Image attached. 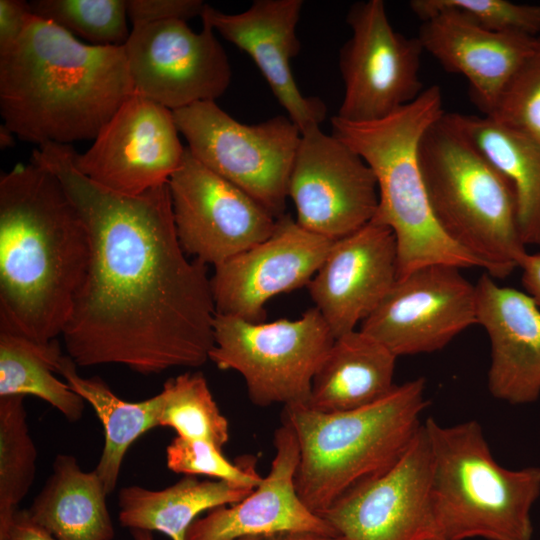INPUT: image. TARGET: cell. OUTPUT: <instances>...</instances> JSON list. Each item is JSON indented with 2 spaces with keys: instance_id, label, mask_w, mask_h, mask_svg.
Returning a JSON list of instances; mask_svg holds the SVG:
<instances>
[{
  "instance_id": "6da1fadb",
  "label": "cell",
  "mask_w": 540,
  "mask_h": 540,
  "mask_svg": "<svg viewBox=\"0 0 540 540\" xmlns=\"http://www.w3.org/2000/svg\"><path fill=\"white\" fill-rule=\"evenodd\" d=\"M74 150L45 144L32 154L62 182L90 235L62 334L68 356L78 367L120 364L143 375L202 366L215 343L211 277L178 240L168 184L134 196L110 191L75 167Z\"/></svg>"
},
{
  "instance_id": "7a4b0ae2",
  "label": "cell",
  "mask_w": 540,
  "mask_h": 540,
  "mask_svg": "<svg viewBox=\"0 0 540 540\" xmlns=\"http://www.w3.org/2000/svg\"><path fill=\"white\" fill-rule=\"evenodd\" d=\"M91 257L59 178L31 161L0 178V329L39 343L62 335Z\"/></svg>"
},
{
  "instance_id": "3957f363",
  "label": "cell",
  "mask_w": 540,
  "mask_h": 540,
  "mask_svg": "<svg viewBox=\"0 0 540 540\" xmlns=\"http://www.w3.org/2000/svg\"><path fill=\"white\" fill-rule=\"evenodd\" d=\"M133 93L124 45L86 44L33 14L0 52L2 124L38 147L94 139Z\"/></svg>"
},
{
  "instance_id": "277c9868",
  "label": "cell",
  "mask_w": 540,
  "mask_h": 540,
  "mask_svg": "<svg viewBox=\"0 0 540 540\" xmlns=\"http://www.w3.org/2000/svg\"><path fill=\"white\" fill-rule=\"evenodd\" d=\"M425 390V379L419 377L354 410L323 413L305 404L284 407L282 421L299 445L296 488L308 508L322 514L399 459L423 424Z\"/></svg>"
},
{
  "instance_id": "5b68a950",
  "label": "cell",
  "mask_w": 540,
  "mask_h": 540,
  "mask_svg": "<svg viewBox=\"0 0 540 540\" xmlns=\"http://www.w3.org/2000/svg\"><path fill=\"white\" fill-rule=\"evenodd\" d=\"M444 112L441 89L433 85L381 120L354 123L331 118V134L359 154L374 172L379 201L372 221L389 227L395 235L398 278L430 264L482 268L439 227L418 162L422 135Z\"/></svg>"
},
{
  "instance_id": "8992f818",
  "label": "cell",
  "mask_w": 540,
  "mask_h": 540,
  "mask_svg": "<svg viewBox=\"0 0 540 540\" xmlns=\"http://www.w3.org/2000/svg\"><path fill=\"white\" fill-rule=\"evenodd\" d=\"M444 113L418 146L433 215L453 243L475 257L491 277L504 279L528 253L519 232L514 189Z\"/></svg>"
},
{
  "instance_id": "52a82bcc",
  "label": "cell",
  "mask_w": 540,
  "mask_h": 540,
  "mask_svg": "<svg viewBox=\"0 0 540 540\" xmlns=\"http://www.w3.org/2000/svg\"><path fill=\"white\" fill-rule=\"evenodd\" d=\"M432 461V499L444 540H532L530 511L540 495V468L510 470L492 456L474 420L423 423Z\"/></svg>"
},
{
  "instance_id": "ba28073f",
  "label": "cell",
  "mask_w": 540,
  "mask_h": 540,
  "mask_svg": "<svg viewBox=\"0 0 540 540\" xmlns=\"http://www.w3.org/2000/svg\"><path fill=\"white\" fill-rule=\"evenodd\" d=\"M316 307L295 320L254 323L216 313L209 360L244 379L259 407L306 404L314 375L335 341Z\"/></svg>"
},
{
  "instance_id": "9c48e42d",
  "label": "cell",
  "mask_w": 540,
  "mask_h": 540,
  "mask_svg": "<svg viewBox=\"0 0 540 540\" xmlns=\"http://www.w3.org/2000/svg\"><path fill=\"white\" fill-rule=\"evenodd\" d=\"M173 115L187 149L200 163L247 193L275 218L285 215L301 139L300 129L288 116L244 124L215 101L195 103Z\"/></svg>"
},
{
  "instance_id": "30bf717a",
  "label": "cell",
  "mask_w": 540,
  "mask_h": 540,
  "mask_svg": "<svg viewBox=\"0 0 540 540\" xmlns=\"http://www.w3.org/2000/svg\"><path fill=\"white\" fill-rule=\"evenodd\" d=\"M352 35L339 52L344 97L336 115L364 123L381 120L415 101L424 49L418 37L392 27L382 0L359 1L346 16Z\"/></svg>"
},
{
  "instance_id": "8fae6325",
  "label": "cell",
  "mask_w": 540,
  "mask_h": 540,
  "mask_svg": "<svg viewBox=\"0 0 540 540\" xmlns=\"http://www.w3.org/2000/svg\"><path fill=\"white\" fill-rule=\"evenodd\" d=\"M201 19L198 33L183 20L132 27L124 48L135 94L175 111L226 92L232 78L228 56Z\"/></svg>"
},
{
  "instance_id": "7c38bea8",
  "label": "cell",
  "mask_w": 540,
  "mask_h": 540,
  "mask_svg": "<svg viewBox=\"0 0 540 540\" xmlns=\"http://www.w3.org/2000/svg\"><path fill=\"white\" fill-rule=\"evenodd\" d=\"M432 472L422 424L390 468L351 489L320 516L346 540H444L434 513Z\"/></svg>"
},
{
  "instance_id": "4fadbf2b",
  "label": "cell",
  "mask_w": 540,
  "mask_h": 540,
  "mask_svg": "<svg viewBox=\"0 0 540 540\" xmlns=\"http://www.w3.org/2000/svg\"><path fill=\"white\" fill-rule=\"evenodd\" d=\"M288 197L295 205L300 226L333 241L371 222L379 201L370 166L320 126L301 133Z\"/></svg>"
},
{
  "instance_id": "5bb4252c",
  "label": "cell",
  "mask_w": 540,
  "mask_h": 540,
  "mask_svg": "<svg viewBox=\"0 0 540 540\" xmlns=\"http://www.w3.org/2000/svg\"><path fill=\"white\" fill-rule=\"evenodd\" d=\"M178 240L187 255L214 267L267 239L277 223L247 193L187 149L168 182Z\"/></svg>"
},
{
  "instance_id": "9a60e30c",
  "label": "cell",
  "mask_w": 540,
  "mask_h": 540,
  "mask_svg": "<svg viewBox=\"0 0 540 540\" xmlns=\"http://www.w3.org/2000/svg\"><path fill=\"white\" fill-rule=\"evenodd\" d=\"M450 264H430L398 278L360 330L398 356L443 349L477 324L476 286Z\"/></svg>"
},
{
  "instance_id": "2e32d148",
  "label": "cell",
  "mask_w": 540,
  "mask_h": 540,
  "mask_svg": "<svg viewBox=\"0 0 540 540\" xmlns=\"http://www.w3.org/2000/svg\"><path fill=\"white\" fill-rule=\"evenodd\" d=\"M93 140L86 152L74 150L75 167L96 184L130 196L168 184L186 149L173 111L135 93Z\"/></svg>"
},
{
  "instance_id": "e0dca14e",
  "label": "cell",
  "mask_w": 540,
  "mask_h": 540,
  "mask_svg": "<svg viewBox=\"0 0 540 540\" xmlns=\"http://www.w3.org/2000/svg\"><path fill=\"white\" fill-rule=\"evenodd\" d=\"M333 242L283 215L267 239L214 267L216 312L264 322L267 301L308 285Z\"/></svg>"
},
{
  "instance_id": "ac0fdd59",
  "label": "cell",
  "mask_w": 540,
  "mask_h": 540,
  "mask_svg": "<svg viewBox=\"0 0 540 540\" xmlns=\"http://www.w3.org/2000/svg\"><path fill=\"white\" fill-rule=\"evenodd\" d=\"M397 279L395 235L389 227L371 221L333 242L308 289L337 338L356 330Z\"/></svg>"
},
{
  "instance_id": "d6986e66",
  "label": "cell",
  "mask_w": 540,
  "mask_h": 540,
  "mask_svg": "<svg viewBox=\"0 0 540 540\" xmlns=\"http://www.w3.org/2000/svg\"><path fill=\"white\" fill-rule=\"evenodd\" d=\"M302 7V0H255L240 13L206 4L201 14L215 32L252 58L301 133L320 126L327 113L319 98L302 95L291 70L290 61L300 51L296 30Z\"/></svg>"
},
{
  "instance_id": "ffe728a7",
  "label": "cell",
  "mask_w": 540,
  "mask_h": 540,
  "mask_svg": "<svg viewBox=\"0 0 540 540\" xmlns=\"http://www.w3.org/2000/svg\"><path fill=\"white\" fill-rule=\"evenodd\" d=\"M273 443L274 457L259 485L241 501L214 508L197 518L186 540H237L281 532L337 534L298 494L295 476L299 445L286 422L276 429Z\"/></svg>"
},
{
  "instance_id": "44dd1931",
  "label": "cell",
  "mask_w": 540,
  "mask_h": 540,
  "mask_svg": "<svg viewBox=\"0 0 540 540\" xmlns=\"http://www.w3.org/2000/svg\"><path fill=\"white\" fill-rule=\"evenodd\" d=\"M477 324L488 334L491 395L510 404L540 396V308L526 292L499 286L488 273L475 284Z\"/></svg>"
},
{
  "instance_id": "7402d4cb",
  "label": "cell",
  "mask_w": 540,
  "mask_h": 540,
  "mask_svg": "<svg viewBox=\"0 0 540 540\" xmlns=\"http://www.w3.org/2000/svg\"><path fill=\"white\" fill-rule=\"evenodd\" d=\"M417 37L446 71L467 79L473 102L488 116L538 36L489 31L443 10L422 22Z\"/></svg>"
},
{
  "instance_id": "603a6c76",
  "label": "cell",
  "mask_w": 540,
  "mask_h": 540,
  "mask_svg": "<svg viewBox=\"0 0 540 540\" xmlns=\"http://www.w3.org/2000/svg\"><path fill=\"white\" fill-rule=\"evenodd\" d=\"M397 356L359 330L337 337L317 369L305 404L323 413L370 405L392 391Z\"/></svg>"
},
{
  "instance_id": "cb8c5ba5",
  "label": "cell",
  "mask_w": 540,
  "mask_h": 540,
  "mask_svg": "<svg viewBox=\"0 0 540 540\" xmlns=\"http://www.w3.org/2000/svg\"><path fill=\"white\" fill-rule=\"evenodd\" d=\"M107 496L95 470L83 471L74 456L58 454L51 475L27 510L57 540H112Z\"/></svg>"
},
{
  "instance_id": "d4e9b609",
  "label": "cell",
  "mask_w": 540,
  "mask_h": 540,
  "mask_svg": "<svg viewBox=\"0 0 540 540\" xmlns=\"http://www.w3.org/2000/svg\"><path fill=\"white\" fill-rule=\"evenodd\" d=\"M444 118L509 180L521 239L540 246V141L485 115L445 112Z\"/></svg>"
},
{
  "instance_id": "484cf974",
  "label": "cell",
  "mask_w": 540,
  "mask_h": 540,
  "mask_svg": "<svg viewBox=\"0 0 540 540\" xmlns=\"http://www.w3.org/2000/svg\"><path fill=\"white\" fill-rule=\"evenodd\" d=\"M253 489L196 476H184L161 490L131 485L118 493L119 522L130 530L158 531L171 540H186L189 527L201 513L235 504Z\"/></svg>"
},
{
  "instance_id": "4316f807",
  "label": "cell",
  "mask_w": 540,
  "mask_h": 540,
  "mask_svg": "<svg viewBox=\"0 0 540 540\" xmlns=\"http://www.w3.org/2000/svg\"><path fill=\"white\" fill-rule=\"evenodd\" d=\"M77 367L68 355H63L57 373L91 405L103 425L104 447L94 470L109 495L117 485L129 447L144 433L159 427L161 398L158 393L142 401H126L100 377H82Z\"/></svg>"
},
{
  "instance_id": "83f0119b",
  "label": "cell",
  "mask_w": 540,
  "mask_h": 540,
  "mask_svg": "<svg viewBox=\"0 0 540 540\" xmlns=\"http://www.w3.org/2000/svg\"><path fill=\"white\" fill-rule=\"evenodd\" d=\"M63 354L57 340L39 343L0 329V397L32 395L57 409L67 420L78 421L85 401L56 376Z\"/></svg>"
},
{
  "instance_id": "f1b7e54d",
  "label": "cell",
  "mask_w": 540,
  "mask_h": 540,
  "mask_svg": "<svg viewBox=\"0 0 540 540\" xmlns=\"http://www.w3.org/2000/svg\"><path fill=\"white\" fill-rule=\"evenodd\" d=\"M159 395V426L172 428L183 438L208 441L221 450L229 441V422L201 372L169 378Z\"/></svg>"
},
{
  "instance_id": "f546056e",
  "label": "cell",
  "mask_w": 540,
  "mask_h": 540,
  "mask_svg": "<svg viewBox=\"0 0 540 540\" xmlns=\"http://www.w3.org/2000/svg\"><path fill=\"white\" fill-rule=\"evenodd\" d=\"M24 396L0 397V525L29 492L37 449L29 432Z\"/></svg>"
},
{
  "instance_id": "4dcf8cb0",
  "label": "cell",
  "mask_w": 540,
  "mask_h": 540,
  "mask_svg": "<svg viewBox=\"0 0 540 540\" xmlns=\"http://www.w3.org/2000/svg\"><path fill=\"white\" fill-rule=\"evenodd\" d=\"M33 15L91 45L123 46L129 38L127 0H33Z\"/></svg>"
},
{
  "instance_id": "1f68e13d",
  "label": "cell",
  "mask_w": 540,
  "mask_h": 540,
  "mask_svg": "<svg viewBox=\"0 0 540 540\" xmlns=\"http://www.w3.org/2000/svg\"><path fill=\"white\" fill-rule=\"evenodd\" d=\"M409 7L422 22L450 10L489 31L532 37L540 33V5L507 0H412Z\"/></svg>"
},
{
  "instance_id": "d6a6232c",
  "label": "cell",
  "mask_w": 540,
  "mask_h": 540,
  "mask_svg": "<svg viewBox=\"0 0 540 540\" xmlns=\"http://www.w3.org/2000/svg\"><path fill=\"white\" fill-rule=\"evenodd\" d=\"M168 469L184 476H206L255 488L262 481L256 470V458L251 455L229 461L222 450L200 439L176 436L166 448Z\"/></svg>"
},
{
  "instance_id": "836d02e7",
  "label": "cell",
  "mask_w": 540,
  "mask_h": 540,
  "mask_svg": "<svg viewBox=\"0 0 540 540\" xmlns=\"http://www.w3.org/2000/svg\"><path fill=\"white\" fill-rule=\"evenodd\" d=\"M488 117L540 141V37Z\"/></svg>"
},
{
  "instance_id": "e575fe53",
  "label": "cell",
  "mask_w": 540,
  "mask_h": 540,
  "mask_svg": "<svg viewBox=\"0 0 540 540\" xmlns=\"http://www.w3.org/2000/svg\"><path fill=\"white\" fill-rule=\"evenodd\" d=\"M206 3L201 0H128L132 27L148 23L183 20L200 16Z\"/></svg>"
},
{
  "instance_id": "d590c367",
  "label": "cell",
  "mask_w": 540,
  "mask_h": 540,
  "mask_svg": "<svg viewBox=\"0 0 540 540\" xmlns=\"http://www.w3.org/2000/svg\"><path fill=\"white\" fill-rule=\"evenodd\" d=\"M31 16L29 2L0 0V52L20 37Z\"/></svg>"
},
{
  "instance_id": "8d00e7d4",
  "label": "cell",
  "mask_w": 540,
  "mask_h": 540,
  "mask_svg": "<svg viewBox=\"0 0 540 540\" xmlns=\"http://www.w3.org/2000/svg\"><path fill=\"white\" fill-rule=\"evenodd\" d=\"M0 540H57L35 522L28 510L17 509L7 523L0 525Z\"/></svg>"
},
{
  "instance_id": "74e56055",
  "label": "cell",
  "mask_w": 540,
  "mask_h": 540,
  "mask_svg": "<svg viewBox=\"0 0 540 540\" xmlns=\"http://www.w3.org/2000/svg\"><path fill=\"white\" fill-rule=\"evenodd\" d=\"M522 284L540 308V252L527 253L520 267Z\"/></svg>"
},
{
  "instance_id": "f35d334b",
  "label": "cell",
  "mask_w": 540,
  "mask_h": 540,
  "mask_svg": "<svg viewBox=\"0 0 540 540\" xmlns=\"http://www.w3.org/2000/svg\"><path fill=\"white\" fill-rule=\"evenodd\" d=\"M237 540H346L340 535H329L316 532H281L265 535L243 537Z\"/></svg>"
},
{
  "instance_id": "ab89813d",
  "label": "cell",
  "mask_w": 540,
  "mask_h": 540,
  "mask_svg": "<svg viewBox=\"0 0 540 540\" xmlns=\"http://www.w3.org/2000/svg\"><path fill=\"white\" fill-rule=\"evenodd\" d=\"M15 134L8 129L4 124L0 126V147L1 149H6L14 146L15 144Z\"/></svg>"
},
{
  "instance_id": "60d3db41",
  "label": "cell",
  "mask_w": 540,
  "mask_h": 540,
  "mask_svg": "<svg viewBox=\"0 0 540 540\" xmlns=\"http://www.w3.org/2000/svg\"><path fill=\"white\" fill-rule=\"evenodd\" d=\"M133 540H154L152 532L141 529L130 530Z\"/></svg>"
}]
</instances>
